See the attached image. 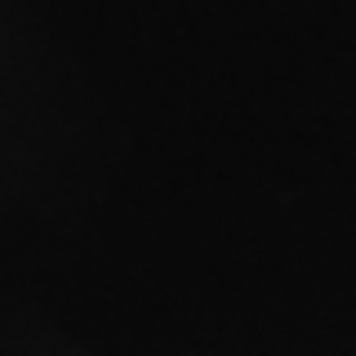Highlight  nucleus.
Returning <instances> with one entry per match:
<instances>
[]
</instances>
